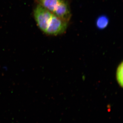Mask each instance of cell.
I'll return each mask as SVG.
<instances>
[{
	"instance_id": "cell-1",
	"label": "cell",
	"mask_w": 123,
	"mask_h": 123,
	"mask_svg": "<svg viewBox=\"0 0 123 123\" xmlns=\"http://www.w3.org/2000/svg\"><path fill=\"white\" fill-rule=\"evenodd\" d=\"M53 13L41 5H37L34 10V17L42 31L45 33Z\"/></svg>"
},
{
	"instance_id": "cell-2",
	"label": "cell",
	"mask_w": 123,
	"mask_h": 123,
	"mask_svg": "<svg viewBox=\"0 0 123 123\" xmlns=\"http://www.w3.org/2000/svg\"><path fill=\"white\" fill-rule=\"evenodd\" d=\"M68 22L53 14L45 34L51 36L63 34L68 28Z\"/></svg>"
},
{
	"instance_id": "cell-3",
	"label": "cell",
	"mask_w": 123,
	"mask_h": 123,
	"mask_svg": "<svg viewBox=\"0 0 123 123\" xmlns=\"http://www.w3.org/2000/svg\"><path fill=\"white\" fill-rule=\"evenodd\" d=\"M53 13L58 17L68 22L71 16L68 1L67 0H61Z\"/></svg>"
},
{
	"instance_id": "cell-4",
	"label": "cell",
	"mask_w": 123,
	"mask_h": 123,
	"mask_svg": "<svg viewBox=\"0 0 123 123\" xmlns=\"http://www.w3.org/2000/svg\"><path fill=\"white\" fill-rule=\"evenodd\" d=\"M61 0H34L37 5H41L51 13H53Z\"/></svg>"
},
{
	"instance_id": "cell-5",
	"label": "cell",
	"mask_w": 123,
	"mask_h": 123,
	"mask_svg": "<svg viewBox=\"0 0 123 123\" xmlns=\"http://www.w3.org/2000/svg\"><path fill=\"white\" fill-rule=\"evenodd\" d=\"M109 21V19L107 16L101 15L96 19V27L99 29H105L108 25Z\"/></svg>"
},
{
	"instance_id": "cell-6",
	"label": "cell",
	"mask_w": 123,
	"mask_h": 123,
	"mask_svg": "<svg viewBox=\"0 0 123 123\" xmlns=\"http://www.w3.org/2000/svg\"><path fill=\"white\" fill-rule=\"evenodd\" d=\"M123 62H122L117 66L116 70V78L117 83L120 86H123Z\"/></svg>"
}]
</instances>
